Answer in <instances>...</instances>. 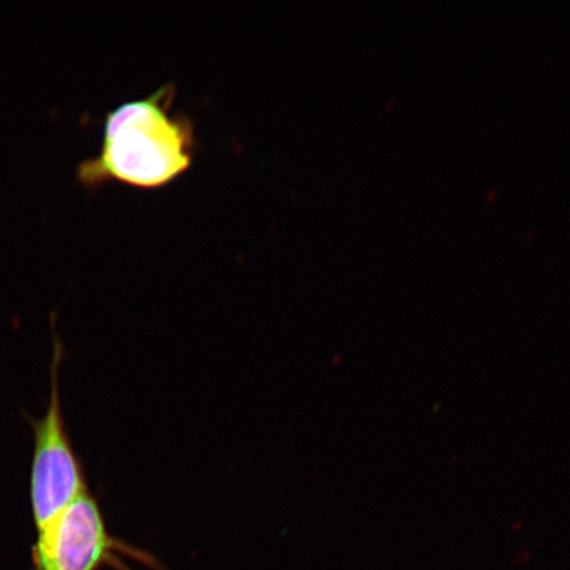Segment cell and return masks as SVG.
<instances>
[{"instance_id": "2", "label": "cell", "mask_w": 570, "mask_h": 570, "mask_svg": "<svg viewBox=\"0 0 570 570\" xmlns=\"http://www.w3.org/2000/svg\"><path fill=\"white\" fill-rule=\"evenodd\" d=\"M62 346L55 337L51 396L45 416L32 420L33 455L30 497L36 531L53 522L68 505L88 490L83 469L70 443L63 422L59 366Z\"/></svg>"}, {"instance_id": "1", "label": "cell", "mask_w": 570, "mask_h": 570, "mask_svg": "<svg viewBox=\"0 0 570 570\" xmlns=\"http://www.w3.org/2000/svg\"><path fill=\"white\" fill-rule=\"evenodd\" d=\"M173 98L174 88L167 85L107 114L101 151L78 166V181L87 187L118 180L156 188L185 173L194 130L187 119L170 116Z\"/></svg>"}, {"instance_id": "3", "label": "cell", "mask_w": 570, "mask_h": 570, "mask_svg": "<svg viewBox=\"0 0 570 570\" xmlns=\"http://www.w3.org/2000/svg\"><path fill=\"white\" fill-rule=\"evenodd\" d=\"M118 550L88 489L38 532L32 560L36 570H96Z\"/></svg>"}]
</instances>
